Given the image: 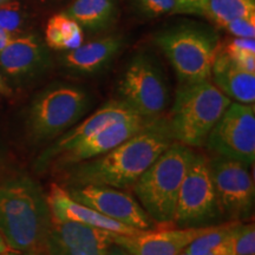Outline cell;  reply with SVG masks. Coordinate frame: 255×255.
<instances>
[{
	"label": "cell",
	"mask_w": 255,
	"mask_h": 255,
	"mask_svg": "<svg viewBox=\"0 0 255 255\" xmlns=\"http://www.w3.org/2000/svg\"><path fill=\"white\" fill-rule=\"evenodd\" d=\"M210 173L222 218L242 222L254 213L255 184L250 165L222 156L209 159Z\"/></svg>",
	"instance_id": "cell-9"
},
{
	"label": "cell",
	"mask_w": 255,
	"mask_h": 255,
	"mask_svg": "<svg viewBox=\"0 0 255 255\" xmlns=\"http://www.w3.org/2000/svg\"><path fill=\"white\" fill-rule=\"evenodd\" d=\"M150 120L138 116L110 124L101 131L78 143L70 150L59 155L51 162L50 167L55 165L56 168L64 170L75 164L98 157L135 135Z\"/></svg>",
	"instance_id": "cell-16"
},
{
	"label": "cell",
	"mask_w": 255,
	"mask_h": 255,
	"mask_svg": "<svg viewBox=\"0 0 255 255\" xmlns=\"http://www.w3.org/2000/svg\"><path fill=\"white\" fill-rule=\"evenodd\" d=\"M26 13L20 2L9 0L0 5V28L14 37L24 26Z\"/></svg>",
	"instance_id": "cell-26"
},
{
	"label": "cell",
	"mask_w": 255,
	"mask_h": 255,
	"mask_svg": "<svg viewBox=\"0 0 255 255\" xmlns=\"http://www.w3.org/2000/svg\"><path fill=\"white\" fill-rule=\"evenodd\" d=\"M178 2H180V0H178ZM184 7H186V6H184ZM187 11H188V9H187ZM188 13H189V12H188Z\"/></svg>",
	"instance_id": "cell-37"
},
{
	"label": "cell",
	"mask_w": 255,
	"mask_h": 255,
	"mask_svg": "<svg viewBox=\"0 0 255 255\" xmlns=\"http://www.w3.org/2000/svg\"><path fill=\"white\" fill-rule=\"evenodd\" d=\"M238 221H228L226 223H219L213 225L209 231L203 233L195 240L191 241L186 251L190 255H207L209 254L214 248L221 245L226 239L228 238L229 232L234 223Z\"/></svg>",
	"instance_id": "cell-25"
},
{
	"label": "cell",
	"mask_w": 255,
	"mask_h": 255,
	"mask_svg": "<svg viewBox=\"0 0 255 255\" xmlns=\"http://www.w3.org/2000/svg\"><path fill=\"white\" fill-rule=\"evenodd\" d=\"M194 156L189 146L173 142L133 184L139 205L158 225H174L178 194Z\"/></svg>",
	"instance_id": "cell-4"
},
{
	"label": "cell",
	"mask_w": 255,
	"mask_h": 255,
	"mask_svg": "<svg viewBox=\"0 0 255 255\" xmlns=\"http://www.w3.org/2000/svg\"><path fill=\"white\" fill-rule=\"evenodd\" d=\"M24 255H41V254H38V253H25Z\"/></svg>",
	"instance_id": "cell-35"
},
{
	"label": "cell",
	"mask_w": 255,
	"mask_h": 255,
	"mask_svg": "<svg viewBox=\"0 0 255 255\" xmlns=\"http://www.w3.org/2000/svg\"><path fill=\"white\" fill-rule=\"evenodd\" d=\"M69 195L77 202L97 210L108 218L137 231H149L154 221L131 194L117 188L85 184L66 188Z\"/></svg>",
	"instance_id": "cell-11"
},
{
	"label": "cell",
	"mask_w": 255,
	"mask_h": 255,
	"mask_svg": "<svg viewBox=\"0 0 255 255\" xmlns=\"http://www.w3.org/2000/svg\"><path fill=\"white\" fill-rule=\"evenodd\" d=\"M91 105V95L83 87L66 82L47 85L28 105L25 119L28 139L32 143L56 139L78 123Z\"/></svg>",
	"instance_id": "cell-5"
},
{
	"label": "cell",
	"mask_w": 255,
	"mask_h": 255,
	"mask_svg": "<svg viewBox=\"0 0 255 255\" xmlns=\"http://www.w3.org/2000/svg\"><path fill=\"white\" fill-rule=\"evenodd\" d=\"M227 31L232 37L254 38L255 37V17L238 18L228 21L221 27Z\"/></svg>",
	"instance_id": "cell-28"
},
{
	"label": "cell",
	"mask_w": 255,
	"mask_h": 255,
	"mask_svg": "<svg viewBox=\"0 0 255 255\" xmlns=\"http://www.w3.org/2000/svg\"><path fill=\"white\" fill-rule=\"evenodd\" d=\"M51 64L49 47L36 34L13 37L0 52V70L14 84L39 77Z\"/></svg>",
	"instance_id": "cell-14"
},
{
	"label": "cell",
	"mask_w": 255,
	"mask_h": 255,
	"mask_svg": "<svg viewBox=\"0 0 255 255\" xmlns=\"http://www.w3.org/2000/svg\"><path fill=\"white\" fill-rule=\"evenodd\" d=\"M12 38H13V36H11L7 32L0 28V52L5 49L6 45L11 41Z\"/></svg>",
	"instance_id": "cell-30"
},
{
	"label": "cell",
	"mask_w": 255,
	"mask_h": 255,
	"mask_svg": "<svg viewBox=\"0 0 255 255\" xmlns=\"http://www.w3.org/2000/svg\"><path fill=\"white\" fill-rule=\"evenodd\" d=\"M219 47L241 69L255 73V38H228Z\"/></svg>",
	"instance_id": "cell-23"
},
{
	"label": "cell",
	"mask_w": 255,
	"mask_h": 255,
	"mask_svg": "<svg viewBox=\"0 0 255 255\" xmlns=\"http://www.w3.org/2000/svg\"><path fill=\"white\" fill-rule=\"evenodd\" d=\"M212 77L228 98L238 103L254 104L255 73L241 69L220 47L213 63Z\"/></svg>",
	"instance_id": "cell-19"
},
{
	"label": "cell",
	"mask_w": 255,
	"mask_h": 255,
	"mask_svg": "<svg viewBox=\"0 0 255 255\" xmlns=\"http://www.w3.org/2000/svg\"><path fill=\"white\" fill-rule=\"evenodd\" d=\"M12 94H13V91H12L11 87H9L7 81H6L4 76H2V73L0 72V96L9 97V96H12Z\"/></svg>",
	"instance_id": "cell-29"
},
{
	"label": "cell",
	"mask_w": 255,
	"mask_h": 255,
	"mask_svg": "<svg viewBox=\"0 0 255 255\" xmlns=\"http://www.w3.org/2000/svg\"><path fill=\"white\" fill-rule=\"evenodd\" d=\"M58 1H63V0H58Z\"/></svg>",
	"instance_id": "cell-38"
},
{
	"label": "cell",
	"mask_w": 255,
	"mask_h": 255,
	"mask_svg": "<svg viewBox=\"0 0 255 255\" xmlns=\"http://www.w3.org/2000/svg\"><path fill=\"white\" fill-rule=\"evenodd\" d=\"M7 1H9V0H0V5L4 4V2H7Z\"/></svg>",
	"instance_id": "cell-36"
},
{
	"label": "cell",
	"mask_w": 255,
	"mask_h": 255,
	"mask_svg": "<svg viewBox=\"0 0 255 255\" xmlns=\"http://www.w3.org/2000/svg\"><path fill=\"white\" fill-rule=\"evenodd\" d=\"M0 255H19L17 253H14V252H5V253H0Z\"/></svg>",
	"instance_id": "cell-33"
},
{
	"label": "cell",
	"mask_w": 255,
	"mask_h": 255,
	"mask_svg": "<svg viewBox=\"0 0 255 255\" xmlns=\"http://www.w3.org/2000/svg\"><path fill=\"white\" fill-rule=\"evenodd\" d=\"M180 255H190L189 253H188V252L186 251V250H184L183 252H182V253H181ZM207 255H214V254H213V253H209V254H207Z\"/></svg>",
	"instance_id": "cell-34"
},
{
	"label": "cell",
	"mask_w": 255,
	"mask_h": 255,
	"mask_svg": "<svg viewBox=\"0 0 255 255\" xmlns=\"http://www.w3.org/2000/svg\"><path fill=\"white\" fill-rule=\"evenodd\" d=\"M11 248L8 247V245L6 244L5 239L2 238V235L0 234V253H5V252H9Z\"/></svg>",
	"instance_id": "cell-32"
},
{
	"label": "cell",
	"mask_w": 255,
	"mask_h": 255,
	"mask_svg": "<svg viewBox=\"0 0 255 255\" xmlns=\"http://www.w3.org/2000/svg\"><path fill=\"white\" fill-rule=\"evenodd\" d=\"M212 226L149 229L131 235L115 234L114 242L132 255H180L191 241L209 231Z\"/></svg>",
	"instance_id": "cell-15"
},
{
	"label": "cell",
	"mask_w": 255,
	"mask_h": 255,
	"mask_svg": "<svg viewBox=\"0 0 255 255\" xmlns=\"http://www.w3.org/2000/svg\"><path fill=\"white\" fill-rule=\"evenodd\" d=\"M51 212L46 195L28 175L0 183V234L11 250L44 255Z\"/></svg>",
	"instance_id": "cell-2"
},
{
	"label": "cell",
	"mask_w": 255,
	"mask_h": 255,
	"mask_svg": "<svg viewBox=\"0 0 255 255\" xmlns=\"http://www.w3.org/2000/svg\"><path fill=\"white\" fill-rule=\"evenodd\" d=\"M114 237L103 229L52 218L44 255H107Z\"/></svg>",
	"instance_id": "cell-13"
},
{
	"label": "cell",
	"mask_w": 255,
	"mask_h": 255,
	"mask_svg": "<svg viewBox=\"0 0 255 255\" xmlns=\"http://www.w3.org/2000/svg\"><path fill=\"white\" fill-rule=\"evenodd\" d=\"M155 44L173 66L180 85L212 78L220 37L209 25L183 21L165 27L154 37Z\"/></svg>",
	"instance_id": "cell-3"
},
{
	"label": "cell",
	"mask_w": 255,
	"mask_h": 255,
	"mask_svg": "<svg viewBox=\"0 0 255 255\" xmlns=\"http://www.w3.org/2000/svg\"><path fill=\"white\" fill-rule=\"evenodd\" d=\"M206 144L222 157L251 165L255 159L254 104L231 102L207 137Z\"/></svg>",
	"instance_id": "cell-10"
},
{
	"label": "cell",
	"mask_w": 255,
	"mask_h": 255,
	"mask_svg": "<svg viewBox=\"0 0 255 255\" xmlns=\"http://www.w3.org/2000/svg\"><path fill=\"white\" fill-rule=\"evenodd\" d=\"M227 255H255L254 223L235 222L226 239Z\"/></svg>",
	"instance_id": "cell-24"
},
{
	"label": "cell",
	"mask_w": 255,
	"mask_h": 255,
	"mask_svg": "<svg viewBox=\"0 0 255 255\" xmlns=\"http://www.w3.org/2000/svg\"><path fill=\"white\" fill-rule=\"evenodd\" d=\"M84 43V31L77 21L64 12L53 14L45 28V44L51 50L66 52Z\"/></svg>",
	"instance_id": "cell-21"
},
{
	"label": "cell",
	"mask_w": 255,
	"mask_h": 255,
	"mask_svg": "<svg viewBox=\"0 0 255 255\" xmlns=\"http://www.w3.org/2000/svg\"><path fill=\"white\" fill-rule=\"evenodd\" d=\"M173 142L168 120H150L135 135L105 154L64 169L68 173L66 187H131Z\"/></svg>",
	"instance_id": "cell-1"
},
{
	"label": "cell",
	"mask_w": 255,
	"mask_h": 255,
	"mask_svg": "<svg viewBox=\"0 0 255 255\" xmlns=\"http://www.w3.org/2000/svg\"><path fill=\"white\" fill-rule=\"evenodd\" d=\"M201 15L222 27L234 19L255 17V0H205Z\"/></svg>",
	"instance_id": "cell-22"
},
{
	"label": "cell",
	"mask_w": 255,
	"mask_h": 255,
	"mask_svg": "<svg viewBox=\"0 0 255 255\" xmlns=\"http://www.w3.org/2000/svg\"><path fill=\"white\" fill-rule=\"evenodd\" d=\"M51 216L60 221H71L103 229L117 235H131L141 232L119 221L108 218L97 210L79 203L69 195L65 188L57 183H52L49 194L46 195Z\"/></svg>",
	"instance_id": "cell-18"
},
{
	"label": "cell",
	"mask_w": 255,
	"mask_h": 255,
	"mask_svg": "<svg viewBox=\"0 0 255 255\" xmlns=\"http://www.w3.org/2000/svg\"><path fill=\"white\" fill-rule=\"evenodd\" d=\"M231 102L210 79L180 85L167 119L174 141L187 146L205 145Z\"/></svg>",
	"instance_id": "cell-6"
},
{
	"label": "cell",
	"mask_w": 255,
	"mask_h": 255,
	"mask_svg": "<svg viewBox=\"0 0 255 255\" xmlns=\"http://www.w3.org/2000/svg\"><path fill=\"white\" fill-rule=\"evenodd\" d=\"M221 219L209 159L195 154L178 194L174 225L177 228H200L216 225Z\"/></svg>",
	"instance_id": "cell-8"
},
{
	"label": "cell",
	"mask_w": 255,
	"mask_h": 255,
	"mask_svg": "<svg viewBox=\"0 0 255 255\" xmlns=\"http://www.w3.org/2000/svg\"><path fill=\"white\" fill-rule=\"evenodd\" d=\"M117 95L144 119L162 117L170 100V89L157 59L148 52L135 53L121 75Z\"/></svg>",
	"instance_id": "cell-7"
},
{
	"label": "cell",
	"mask_w": 255,
	"mask_h": 255,
	"mask_svg": "<svg viewBox=\"0 0 255 255\" xmlns=\"http://www.w3.org/2000/svg\"><path fill=\"white\" fill-rule=\"evenodd\" d=\"M138 116H141V115L137 114L131 107H129L119 98L108 101L101 108H98L95 113H92L90 116H88L87 119H84L78 124H75L59 137H57L56 141L47 146L45 150L39 155V157L36 159V163H34L36 170H45L50 167L51 162L56 157L70 150L90 136L95 135L96 132L101 131L102 129L110 126V124Z\"/></svg>",
	"instance_id": "cell-12"
},
{
	"label": "cell",
	"mask_w": 255,
	"mask_h": 255,
	"mask_svg": "<svg viewBox=\"0 0 255 255\" xmlns=\"http://www.w3.org/2000/svg\"><path fill=\"white\" fill-rule=\"evenodd\" d=\"M107 255H132V254H130L129 252L126 251L121 246H119V245L114 244L113 246L110 247V250L108 251Z\"/></svg>",
	"instance_id": "cell-31"
},
{
	"label": "cell",
	"mask_w": 255,
	"mask_h": 255,
	"mask_svg": "<svg viewBox=\"0 0 255 255\" xmlns=\"http://www.w3.org/2000/svg\"><path fill=\"white\" fill-rule=\"evenodd\" d=\"M133 2L136 8L145 17L188 13L187 8L178 0H133Z\"/></svg>",
	"instance_id": "cell-27"
},
{
	"label": "cell",
	"mask_w": 255,
	"mask_h": 255,
	"mask_svg": "<svg viewBox=\"0 0 255 255\" xmlns=\"http://www.w3.org/2000/svg\"><path fill=\"white\" fill-rule=\"evenodd\" d=\"M63 12L77 21L84 32L97 34L116 23L119 0H71Z\"/></svg>",
	"instance_id": "cell-20"
},
{
	"label": "cell",
	"mask_w": 255,
	"mask_h": 255,
	"mask_svg": "<svg viewBox=\"0 0 255 255\" xmlns=\"http://www.w3.org/2000/svg\"><path fill=\"white\" fill-rule=\"evenodd\" d=\"M124 46L126 38L122 34H109L63 52L59 62L72 75L95 76L109 68Z\"/></svg>",
	"instance_id": "cell-17"
}]
</instances>
